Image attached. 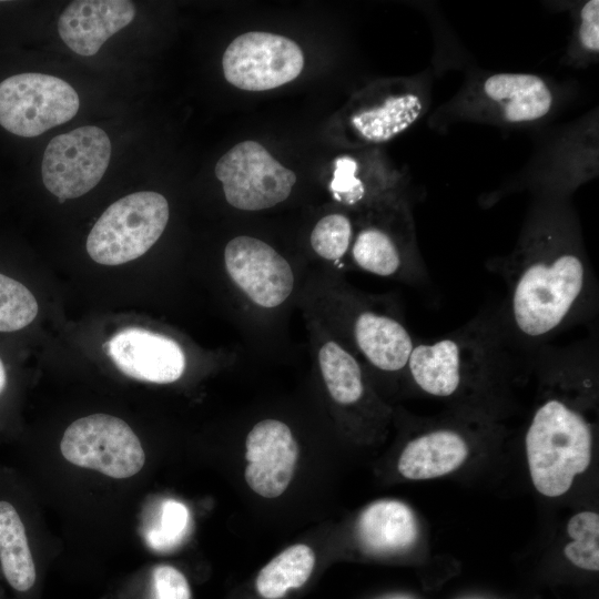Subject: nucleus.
I'll use <instances>...</instances> for the list:
<instances>
[{
	"mask_svg": "<svg viewBox=\"0 0 599 599\" xmlns=\"http://www.w3.org/2000/svg\"><path fill=\"white\" fill-rule=\"evenodd\" d=\"M314 566L313 550L303 544L293 545L261 569L255 582L256 590L264 599H281L290 590L302 587Z\"/></svg>",
	"mask_w": 599,
	"mask_h": 599,
	"instance_id": "412c9836",
	"label": "nucleus"
},
{
	"mask_svg": "<svg viewBox=\"0 0 599 599\" xmlns=\"http://www.w3.org/2000/svg\"><path fill=\"white\" fill-rule=\"evenodd\" d=\"M230 205L243 211H260L285 201L296 174L276 161L255 141L234 145L215 165Z\"/></svg>",
	"mask_w": 599,
	"mask_h": 599,
	"instance_id": "0eeeda50",
	"label": "nucleus"
},
{
	"mask_svg": "<svg viewBox=\"0 0 599 599\" xmlns=\"http://www.w3.org/2000/svg\"><path fill=\"white\" fill-rule=\"evenodd\" d=\"M186 522L185 508L175 501L164 504L161 517V527L156 535L150 537L153 547L164 546V541L172 542L180 538Z\"/></svg>",
	"mask_w": 599,
	"mask_h": 599,
	"instance_id": "c85d7f7f",
	"label": "nucleus"
},
{
	"mask_svg": "<svg viewBox=\"0 0 599 599\" xmlns=\"http://www.w3.org/2000/svg\"><path fill=\"white\" fill-rule=\"evenodd\" d=\"M593 435L587 418L559 397H550L535 412L525 445L535 488L548 497L564 495L573 478L587 470Z\"/></svg>",
	"mask_w": 599,
	"mask_h": 599,
	"instance_id": "7ed1b4c3",
	"label": "nucleus"
},
{
	"mask_svg": "<svg viewBox=\"0 0 599 599\" xmlns=\"http://www.w3.org/2000/svg\"><path fill=\"white\" fill-rule=\"evenodd\" d=\"M496 264L508 286L504 322L524 344L542 342L595 307V276L565 206L537 207L514 251Z\"/></svg>",
	"mask_w": 599,
	"mask_h": 599,
	"instance_id": "f257e3e1",
	"label": "nucleus"
},
{
	"mask_svg": "<svg viewBox=\"0 0 599 599\" xmlns=\"http://www.w3.org/2000/svg\"><path fill=\"white\" fill-rule=\"evenodd\" d=\"M79 106L75 90L53 75L20 73L0 83V125L19 136H38L63 124Z\"/></svg>",
	"mask_w": 599,
	"mask_h": 599,
	"instance_id": "39448f33",
	"label": "nucleus"
},
{
	"mask_svg": "<svg viewBox=\"0 0 599 599\" xmlns=\"http://www.w3.org/2000/svg\"><path fill=\"white\" fill-rule=\"evenodd\" d=\"M170 210L156 192L141 191L112 203L87 238V252L102 265H120L146 253L162 235Z\"/></svg>",
	"mask_w": 599,
	"mask_h": 599,
	"instance_id": "20e7f679",
	"label": "nucleus"
},
{
	"mask_svg": "<svg viewBox=\"0 0 599 599\" xmlns=\"http://www.w3.org/2000/svg\"><path fill=\"white\" fill-rule=\"evenodd\" d=\"M470 111L478 119L508 124L534 122L545 118L554 104L547 82L531 73H494L471 90Z\"/></svg>",
	"mask_w": 599,
	"mask_h": 599,
	"instance_id": "9b49d317",
	"label": "nucleus"
},
{
	"mask_svg": "<svg viewBox=\"0 0 599 599\" xmlns=\"http://www.w3.org/2000/svg\"><path fill=\"white\" fill-rule=\"evenodd\" d=\"M33 294L22 283L0 273V332L28 326L38 314Z\"/></svg>",
	"mask_w": 599,
	"mask_h": 599,
	"instance_id": "b1692460",
	"label": "nucleus"
},
{
	"mask_svg": "<svg viewBox=\"0 0 599 599\" xmlns=\"http://www.w3.org/2000/svg\"><path fill=\"white\" fill-rule=\"evenodd\" d=\"M110 156V139L98 126H80L57 135L43 153V184L60 203L79 197L100 182Z\"/></svg>",
	"mask_w": 599,
	"mask_h": 599,
	"instance_id": "6e6552de",
	"label": "nucleus"
},
{
	"mask_svg": "<svg viewBox=\"0 0 599 599\" xmlns=\"http://www.w3.org/2000/svg\"><path fill=\"white\" fill-rule=\"evenodd\" d=\"M352 336L365 359L387 373L405 369L415 345L410 333L398 319L368 308L354 315Z\"/></svg>",
	"mask_w": 599,
	"mask_h": 599,
	"instance_id": "f3484780",
	"label": "nucleus"
},
{
	"mask_svg": "<svg viewBox=\"0 0 599 599\" xmlns=\"http://www.w3.org/2000/svg\"><path fill=\"white\" fill-rule=\"evenodd\" d=\"M152 599H192L185 576L169 565L155 566L151 575Z\"/></svg>",
	"mask_w": 599,
	"mask_h": 599,
	"instance_id": "cd10ccee",
	"label": "nucleus"
},
{
	"mask_svg": "<svg viewBox=\"0 0 599 599\" xmlns=\"http://www.w3.org/2000/svg\"><path fill=\"white\" fill-rule=\"evenodd\" d=\"M135 17V6L128 0H79L71 2L58 20V32L75 53L94 55L114 33Z\"/></svg>",
	"mask_w": 599,
	"mask_h": 599,
	"instance_id": "2eb2a0df",
	"label": "nucleus"
},
{
	"mask_svg": "<svg viewBox=\"0 0 599 599\" xmlns=\"http://www.w3.org/2000/svg\"><path fill=\"white\" fill-rule=\"evenodd\" d=\"M567 532L573 541L565 547V555L575 566L599 570V516L597 512L582 511L569 520Z\"/></svg>",
	"mask_w": 599,
	"mask_h": 599,
	"instance_id": "5701e85b",
	"label": "nucleus"
},
{
	"mask_svg": "<svg viewBox=\"0 0 599 599\" xmlns=\"http://www.w3.org/2000/svg\"><path fill=\"white\" fill-rule=\"evenodd\" d=\"M363 548L375 555L398 554L410 548L418 536L413 510L404 502L380 499L369 504L357 521Z\"/></svg>",
	"mask_w": 599,
	"mask_h": 599,
	"instance_id": "a211bd4d",
	"label": "nucleus"
},
{
	"mask_svg": "<svg viewBox=\"0 0 599 599\" xmlns=\"http://www.w3.org/2000/svg\"><path fill=\"white\" fill-rule=\"evenodd\" d=\"M0 570L19 593L29 592L37 580L26 524L17 505L4 497H0Z\"/></svg>",
	"mask_w": 599,
	"mask_h": 599,
	"instance_id": "aec40b11",
	"label": "nucleus"
},
{
	"mask_svg": "<svg viewBox=\"0 0 599 599\" xmlns=\"http://www.w3.org/2000/svg\"><path fill=\"white\" fill-rule=\"evenodd\" d=\"M314 252L328 261H338L353 242V224L348 216L332 213L322 217L314 226L311 237Z\"/></svg>",
	"mask_w": 599,
	"mask_h": 599,
	"instance_id": "393cba45",
	"label": "nucleus"
},
{
	"mask_svg": "<svg viewBox=\"0 0 599 599\" xmlns=\"http://www.w3.org/2000/svg\"><path fill=\"white\" fill-rule=\"evenodd\" d=\"M318 365L331 397L341 405H353L365 394L364 376L358 361L335 341L325 342L318 351Z\"/></svg>",
	"mask_w": 599,
	"mask_h": 599,
	"instance_id": "4be33fe9",
	"label": "nucleus"
},
{
	"mask_svg": "<svg viewBox=\"0 0 599 599\" xmlns=\"http://www.w3.org/2000/svg\"><path fill=\"white\" fill-rule=\"evenodd\" d=\"M224 265L232 282L260 307H277L293 291L290 263L270 244L253 236L232 238L224 250Z\"/></svg>",
	"mask_w": 599,
	"mask_h": 599,
	"instance_id": "9d476101",
	"label": "nucleus"
},
{
	"mask_svg": "<svg viewBox=\"0 0 599 599\" xmlns=\"http://www.w3.org/2000/svg\"><path fill=\"white\" fill-rule=\"evenodd\" d=\"M329 190L334 199L346 206L364 204L368 201L369 194H373L362 176L361 162L347 154L335 160Z\"/></svg>",
	"mask_w": 599,
	"mask_h": 599,
	"instance_id": "a878e982",
	"label": "nucleus"
},
{
	"mask_svg": "<svg viewBox=\"0 0 599 599\" xmlns=\"http://www.w3.org/2000/svg\"><path fill=\"white\" fill-rule=\"evenodd\" d=\"M363 102L348 116L351 131L357 141L377 144L392 140L419 120L426 109V94L417 87H406Z\"/></svg>",
	"mask_w": 599,
	"mask_h": 599,
	"instance_id": "dca6fc26",
	"label": "nucleus"
},
{
	"mask_svg": "<svg viewBox=\"0 0 599 599\" xmlns=\"http://www.w3.org/2000/svg\"><path fill=\"white\" fill-rule=\"evenodd\" d=\"M575 43L586 57H597L599 51V1L585 2L577 16Z\"/></svg>",
	"mask_w": 599,
	"mask_h": 599,
	"instance_id": "bb28decb",
	"label": "nucleus"
},
{
	"mask_svg": "<svg viewBox=\"0 0 599 599\" xmlns=\"http://www.w3.org/2000/svg\"><path fill=\"white\" fill-rule=\"evenodd\" d=\"M352 257L359 268L378 276L426 280L414 226L395 234L379 223L364 225L353 240Z\"/></svg>",
	"mask_w": 599,
	"mask_h": 599,
	"instance_id": "4468645a",
	"label": "nucleus"
},
{
	"mask_svg": "<svg viewBox=\"0 0 599 599\" xmlns=\"http://www.w3.org/2000/svg\"><path fill=\"white\" fill-rule=\"evenodd\" d=\"M60 450L71 464L112 478H129L145 463L140 439L122 419L93 414L73 422L64 432Z\"/></svg>",
	"mask_w": 599,
	"mask_h": 599,
	"instance_id": "423d86ee",
	"label": "nucleus"
},
{
	"mask_svg": "<svg viewBox=\"0 0 599 599\" xmlns=\"http://www.w3.org/2000/svg\"><path fill=\"white\" fill-rule=\"evenodd\" d=\"M244 476L253 491L276 498L288 487L298 458V446L290 427L277 419L253 426L245 441Z\"/></svg>",
	"mask_w": 599,
	"mask_h": 599,
	"instance_id": "f8f14e48",
	"label": "nucleus"
},
{
	"mask_svg": "<svg viewBox=\"0 0 599 599\" xmlns=\"http://www.w3.org/2000/svg\"><path fill=\"white\" fill-rule=\"evenodd\" d=\"M229 83L246 91H266L296 79L304 55L293 40L271 32L251 31L235 38L222 58Z\"/></svg>",
	"mask_w": 599,
	"mask_h": 599,
	"instance_id": "1a4fd4ad",
	"label": "nucleus"
},
{
	"mask_svg": "<svg viewBox=\"0 0 599 599\" xmlns=\"http://www.w3.org/2000/svg\"><path fill=\"white\" fill-rule=\"evenodd\" d=\"M468 454V444L460 433L435 429L407 443L398 460V471L413 480L440 477L460 467Z\"/></svg>",
	"mask_w": 599,
	"mask_h": 599,
	"instance_id": "6ab92c4d",
	"label": "nucleus"
},
{
	"mask_svg": "<svg viewBox=\"0 0 599 599\" xmlns=\"http://www.w3.org/2000/svg\"><path fill=\"white\" fill-rule=\"evenodd\" d=\"M108 354L123 374L149 383H173L185 369L184 353L175 341L141 327L116 333Z\"/></svg>",
	"mask_w": 599,
	"mask_h": 599,
	"instance_id": "ddd939ff",
	"label": "nucleus"
},
{
	"mask_svg": "<svg viewBox=\"0 0 599 599\" xmlns=\"http://www.w3.org/2000/svg\"><path fill=\"white\" fill-rule=\"evenodd\" d=\"M511 341L504 318L477 316L439 339L415 344L406 369L425 393L450 397L474 377L498 373L515 363Z\"/></svg>",
	"mask_w": 599,
	"mask_h": 599,
	"instance_id": "f03ea898",
	"label": "nucleus"
},
{
	"mask_svg": "<svg viewBox=\"0 0 599 599\" xmlns=\"http://www.w3.org/2000/svg\"><path fill=\"white\" fill-rule=\"evenodd\" d=\"M6 387H7V373H6L4 365L0 358V396L3 394Z\"/></svg>",
	"mask_w": 599,
	"mask_h": 599,
	"instance_id": "c756f323",
	"label": "nucleus"
}]
</instances>
